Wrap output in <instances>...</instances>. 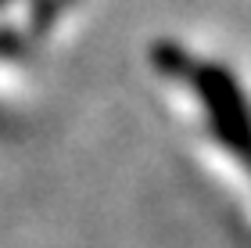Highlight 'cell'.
I'll return each mask as SVG.
<instances>
[{"label":"cell","instance_id":"6da1fadb","mask_svg":"<svg viewBox=\"0 0 251 248\" xmlns=\"http://www.w3.org/2000/svg\"><path fill=\"white\" fill-rule=\"evenodd\" d=\"M187 76L201 94V105H204L215 140L226 144L241 159L248 148V108H244V94L233 83L230 69H223V65H190Z\"/></svg>","mask_w":251,"mask_h":248}]
</instances>
